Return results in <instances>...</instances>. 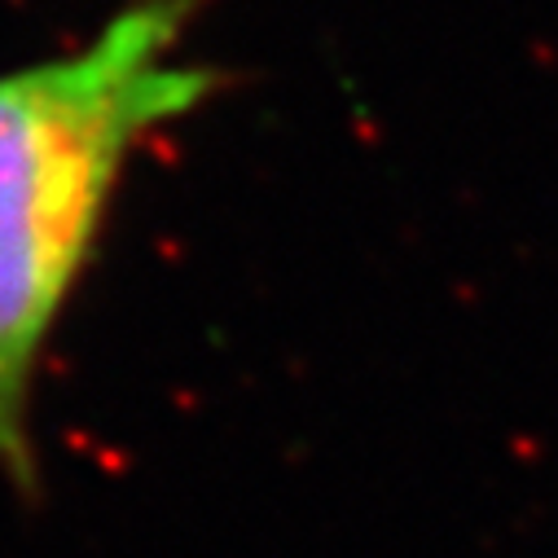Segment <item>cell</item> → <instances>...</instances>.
Segmentation results:
<instances>
[{"mask_svg":"<svg viewBox=\"0 0 558 558\" xmlns=\"http://www.w3.org/2000/svg\"><path fill=\"white\" fill-rule=\"evenodd\" d=\"M203 0H128L71 53L0 71V480L40 497L36 374L132 150L211 93L185 58Z\"/></svg>","mask_w":558,"mask_h":558,"instance_id":"6da1fadb","label":"cell"}]
</instances>
